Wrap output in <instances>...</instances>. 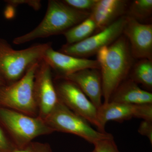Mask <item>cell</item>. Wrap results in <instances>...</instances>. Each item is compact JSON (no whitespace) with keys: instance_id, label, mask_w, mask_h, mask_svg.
Here are the masks:
<instances>
[{"instance_id":"obj_9","label":"cell","mask_w":152,"mask_h":152,"mask_svg":"<svg viewBox=\"0 0 152 152\" xmlns=\"http://www.w3.org/2000/svg\"><path fill=\"white\" fill-rule=\"evenodd\" d=\"M34 94L37 106L38 116L44 119L53 110L59 99L51 69L43 60L39 63L36 69Z\"/></svg>"},{"instance_id":"obj_8","label":"cell","mask_w":152,"mask_h":152,"mask_svg":"<svg viewBox=\"0 0 152 152\" xmlns=\"http://www.w3.org/2000/svg\"><path fill=\"white\" fill-rule=\"evenodd\" d=\"M126 16L121 17L107 27L84 40L71 45L65 44L59 52L77 58H86L96 54L103 47L108 46L123 35Z\"/></svg>"},{"instance_id":"obj_17","label":"cell","mask_w":152,"mask_h":152,"mask_svg":"<svg viewBox=\"0 0 152 152\" xmlns=\"http://www.w3.org/2000/svg\"><path fill=\"white\" fill-rule=\"evenodd\" d=\"M96 31V25L90 15L83 21L64 33L63 35L66 41V44L71 45L84 40L93 35Z\"/></svg>"},{"instance_id":"obj_25","label":"cell","mask_w":152,"mask_h":152,"mask_svg":"<svg viewBox=\"0 0 152 152\" xmlns=\"http://www.w3.org/2000/svg\"><path fill=\"white\" fill-rule=\"evenodd\" d=\"M4 85H6L5 83L1 79H0V86Z\"/></svg>"},{"instance_id":"obj_2","label":"cell","mask_w":152,"mask_h":152,"mask_svg":"<svg viewBox=\"0 0 152 152\" xmlns=\"http://www.w3.org/2000/svg\"><path fill=\"white\" fill-rule=\"evenodd\" d=\"M90 14L75 10L62 1L50 0L46 13L39 24L29 32L15 38L13 43L21 45L39 38L63 34L88 18Z\"/></svg>"},{"instance_id":"obj_21","label":"cell","mask_w":152,"mask_h":152,"mask_svg":"<svg viewBox=\"0 0 152 152\" xmlns=\"http://www.w3.org/2000/svg\"><path fill=\"white\" fill-rule=\"evenodd\" d=\"M94 145L96 152H120L114 138L101 140Z\"/></svg>"},{"instance_id":"obj_16","label":"cell","mask_w":152,"mask_h":152,"mask_svg":"<svg viewBox=\"0 0 152 152\" xmlns=\"http://www.w3.org/2000/svg\"><path fill=\"white\" fill-rule=\"evenodd\" d=\"M151 92L152 90V60L141 59L132 67L128 77Z\"/></svg>"},{"instance_id":"obj_26","label":"cell","mask_w":152,"mask_h":152,"mask_svg":"<svg viewBox=\"0 0 152 152\" xmlns=\"http://www.w3.org/2000/svg\"><path fill=\"white\" fill-rule=\"evenodd\" d=\"M91 152H95V150H93V151H92Z\"/></svg>"},{"instance_id":"obj_24","label":"cell","mask_w":152,"mask_h":152,"mask_svg":"<svg viewBox=\"0 0 152 152\" xmlns=\"http://www.w3.org/2000/svg\"><path fill=\"white\" fill-rule=\"evenodd\" d=\"M139 133L143 136H146L152 144V121L143 120L139 126Z\"/></svg>"},{"instance_id":"obj_23","label":"cell","mask_w":152,"mask_h":152,"mask_svg":"<svg viewBox=\"0 0 152 152\" xmlns=\"http://www.w3.org/2000/svg\"><path fill=\"white\" fill-rule=\"evenodd\" d=\"M15 148L14 144L8 138L0 125V152H12Z\"/></svg>"},{"instance_id":"obj_15","label":"cell","mask_w":152,"mask_h":152,"mask_svg":"<svg viewBox=\"0 0 152 152\" xmlns=\"http://www.w3.org/2000/svg\"><path fill=\"white\" fill-rule=\"evenodd\" d=\"M109 102L132 104H152V94L142 89L127 78L115 90Z\"/></svg>"},{"instance_id":"obj_10","label":"cell","mask_w":152,"mask_h":152,"mask_svg":"<svg viewBox=\"0 0 152 152\" xmlns=\"http://www.w3.org/2000/svg\"><path fill=\"white\" fill-rule=\"evenodd\" d=\"M99 122L103 130L110 121L121 122L138 118L152 121V104H132L109 102L103 103L98 109Z\"/></svg>"},{"instance_id":"obj_11","label":"cell","mask_w":152,"mask_h":152,"mask_svg":"<svg viewBox=\"0 0 152 152\" xmlns=\"http://www.w3.org/2000/svg\"><path fill=\"white\" fill-rule=\"evenodd\" d=\"M123 35L128 39L134 58L152 60L151 24L141 23L126 16Z\"/></svg>"},{"instance_id":"obj_6","label":"cell","mask_w":152,"mask_h":152,"mask_svg":"<svg viewBox=\"0 0 152 152\" xmlns=\"http://www.w3.org/2000/svg\"><path fill=\"white\" fill-rule=\"evenodd\" d=\"M38 64L29 69L21 78L10 85L0 86V107L31 116H38L34 94L35 75Z\"/></svg>"},{"instance_id":"obj_4","label":"cell","mask_w":152,"mask_h":152,"mask_svg":"<svg viewBox=\"0 0 152 152\" xmlns=\"http://www.w3.org/2000/svg\"><path fill=\"white\" fill-rule=\"evenodd\" d=\"M0 125L10 136L15 148H20L39 136L54 132L43 119L0 107Z\"/></svg>"},{"instance_id":"obj_12","label":"cell","mask_w":152,"mask_h":152,"mask_svg":"<svg viewBox=\"0 0 152 152\" xmlns=\"http://www.w3.org/2000/svg\"><path fill=\"white\" fill-rule=\"evenodd\" d=\"M43 60L56 73V77H63L86 69H100L97 60L72 56L55 50L52 46L47 50Z\"/></svg>"},{"instance_id":"obj_5","label":"cell","mask_w":152,"mask_h":152,"mask_svg":"<svg viewBox=\"0 0 152 152\" xmlns=\"http://www.w3.org/2000/svg\"><path fill=\"white\" fill-rule=\"evenodd\" d=\"M43 119L54 132L75 135L93 145L101 140L114 138L110 133L93 129L85 119L71 110L59 100L53 110Z\"/></svg>"},{"instance_id":"obj_19","label":"cell","mask_w":152,"mask_h":152,"mask_svg":"<svg viewBox=\"0 0 152 152\" xmlns=\"http://www.w3.org/2000/svg\"><path fill=\"white\" fill-rule=\"evenodd\" d=\"M98 0H63L62 1L77 10L91 13Z\"/></svg>"},{"instance_id":"obj_18","label":"cell","mask_w":152,"mask_h":152,"mask_svg":"<svg viewBox=\"0 0 152 152\" xmlns=\"http://www.w3.org/2000/svg\"><path fill=\"white\" fill-rule=\"evenodd\" d=\"M152 0H135L129 3L126 15L140 22L151 18Z\"/></svg>"},{"instance_id":"obj_13","label":"cell","mask_w":152,"mask_h":152,"mask_svg":"<svg viewBox=\"0 0 152 152\" xmlns=\"http://www.w3.org/2000/svg\"><path fill=\"white\" fill-rule=\"evenodd\" d=\"M58 78L67 79L76 84L97 109L102 104V84L100 69H86Z\"/></svg>"},{"instance_id":"obj_22","label":"cell","mask_w":152,"mask_h":152,"mask_svg":"<svg viewBox=\"0 0 152 152\" xmlns=\"http://www.w3.org/2000/svg\"><path fill=\"white\" fill-rule=\"evenodd\" d=\"M5 2L13 7L22 4H27L36 11H38L42 7L39 0H6Z\"/></svg>"},{"instance_id":"obj_7","label":"cell","mask_w":152,"mask_h":152,"mask_svg":"<svg viewBox=\"0 0 152 152\" xmlns=\"http://www.w3.org/2000/svg\"><path fill=\"white\" fill-rule=\"evenodd\" d=\"M58 98L68 108L90 124L103 130L98 121V109L76 84L69 80L56 77L54 81Z\"/></svg>"},{"instance_id":"obj_3","label":"cell","mask_w":152,"mask_h":152,"mask_svg":"<svg viewBox=\"0 0 152 152\" xmlns=\"http://www.w3.org/2000/svg\"><path fill=\"white\" fill-rule=\"evenodd\" d=\"M51 43L39 44L16 50L4 39L0 38V79L10 85L23 77L31 67L43 60Z\"/></svg>"},{"instance_id":"obj_14","label":"cell","mask_w":152,"mask_h":152,"mask_svg":"<svg viewBox=\"0 0 152 152\" xmlns=\"http://www.w3.org/2000/svg\"><path fill=\"white\" fill-rule=\"evenodd\" d=\"M130 2L126 0H98L90 15L96 25V33L126 15Z\"/></svg>"},{"instance_id":"obj_1","label":"cell","mask_w":152,"mask_h":152,"mask_svg":"<svg viewBox=\"0 0 152 152\" xmlns=\"http://www.w3.org/2000/svg\"><path fill=\"white\" fill-rule=\"evenodd\" d=\"M96 55L102 76L103 103H107L115 90L128 77L134 58L124 35L100 49Z\"/></svg>"},{"instance_id":"obj_20","label":"cell","mask_w":152,"mask_h":152,"mask_svg":"<svg viewBox=\"0 0 152 152\" xmlns=\"http://www.w3.org/2000/svg\"><path fill=\"white\" fill-rule=\"evenodd\" d=\"M12 152H53L48 144L32 142L20 148H15Z\"/></svg>"}]
</instances>
